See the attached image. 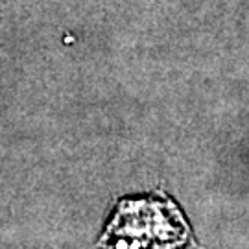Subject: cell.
<instances>
[{
  "instance_id": "cell-1",
  "label": "cell",
  "mask_w": 249,
  "mask_h": 249,
  "mask_svg": "<svg viewBox=\"0 0 249 249\" xmlns=\"http://www.w3.org/2000/svg\"><path fill=\"white\" fill-rule=\"evenodd\" d=\"M192 242L179 207L162 192L122 199L100 238L104 249H181Z\"/></svg>"
}]
</instances>
